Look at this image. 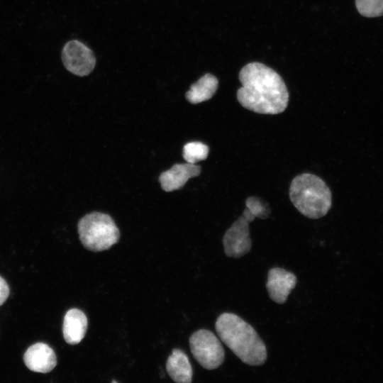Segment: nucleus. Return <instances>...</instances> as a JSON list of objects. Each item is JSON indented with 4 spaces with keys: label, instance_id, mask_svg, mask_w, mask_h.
<instances>
[{
    "label": "nucleus",
    "instance_id": "1",
    "mask_svg": "<svg viewBox=\"0 0 383 383\" xmlns=\"http://www.w3.org/2000/svg\"><path fill=\"white\" fill-rule=\"evenodd\" d=\"M242 87L237 99L243 107L260 114H279L288 105L289 92L282 77L260 62L245 65L239 73Z\"/></svg>",
    "mask_w": 383,
    "mask_h": 383
},
{
    "label": "nucleus",
    "instance_id": "2",
    "mask_svg": "<svg viewBox=\"0 0 383 383\" xmlns=\"http://www.w3.org/2000/svg\"><path fill=\"white\" fill-rule=\"evenodd\" d=\"M215 329L221 341L244 363L265 362L266 346L254 328L238 315L226 312L216 319Z\"/></svg>",
    "mask_w": 383,
    "mask_h": 383
},
{
    "label": "nucleus",
    "instance_id": "3",
    "mask_svg": "<svg viewBox=\"0 0 383 383\" xmlns=\"http://www.w3.org/2000/svg\"><path fill=\"white\" fill-rule=\"evenodd\" d=\"M289 198L302 215L312 219L324 216L332 204L329 187L321 178L310 173L301 174L293 179Z\"/></svg>",
    "mask_w": 383,
    "mask_h": 383
},
{
    "label": "nucleus",
    "instance_id": "4",
    "mask_svg": "<svg viewBox=\"0 0 383 383\" xmlns=\"http://www.w3.org/2000/svg\"><path fill=\"white\" fill-rule=\"evenodd\" d=\"M270 213L267 203L257 196H250L245 201V208L242 215L226 231L223 238L224 252L226 256L239 258L251 249L249 225L259 218H267Z\"/></svg>",
    "mask_w": 383,
    "mask_h": 383
},
{
    "label": "nucleus",
    "instance_id": "5",
    "mask_svg": "<svg viewBox=\"0 0 383 383\" xmlns=\"http://www.w3.org/2000/svg\"><path fill=\"white\" fill-rule=\"evenodd\" d=\"M77 230L84 247L93 252L109 250L120 238L119 230L111 217L100 212H92L82 217Z\"/></svg>",
    "mask_w": 383,
    "mask_h": 383
},
{
    "label": "nucleus",
    "instance_id": "6",
    "mask_svg": "<svg viewBox=\"0 0 383 383\" xmlns=\"http://www.w3.org/2000/svg\"><path fill=\"white\" fill-rule=\"evenodd\" d=\"M191 353L206 370H214L225 360V351L219 339L211 331L199 329L189 338Z\"/></svg>",
    "mask_w": 383,
    "mask_h": 383
},
{
    "label": "nucleus",
    "instance_id": "7",
    "mask_svg": "<svg viewBox=\"0 0 383 383\" xmlns=\"http://www.w3.org/2000/svg\"><path fill=\"white\" fill-rule=\"evenodd\" d=\"M62 60L68 71L80 77L89 74L96 65V57L92 50L77 40H70L65 45Z\"/></svg>",
    "mask_w": 383,
    "mask_h": 383
},
{
    "label": "nucleus",
    "instance_id": "8",
    "mask_svg": "<svg viewBox=\"0 0 383 383\" xmlns=\"http://www.w3.org/2000/svg\"><path fill=\"white\" fill-rule=\"evenodd\" d=\"M297 282L296 275L281 267H273L267 273L266 287L270 299L277 304H284Z\"/></svg>",
    "mask_w": 383,
    "mask_h": 383
},
{
    "label": "nucleus",
    "instance_id": "9",
    "mask_svg": "<svg viewBox=\"0 0 383 383\" xmlns=\"http://www.w3.org/2000/svg\"><path fill=\"white\" fill-rule=\"evenodd\" d=\"M23 361L30 370L41 373L50 372L57 365L54 350L43 343L30 346L24 353Z\"/></svg>",
    "mask_w": 383,
    "mask_h": 383
},
{
    "label": "nucleus",
    "instance_id": "10",
    "mask_svg": "<svg viewBox=\"0 0 383 383\" xmlns=\"http://www.w3.org/2000/svg\"><path fill=\"white\" fill-rule=\"evenodd\" d=\"M201 167L195 164H175L170 170L162 172L159 181L162 189L165 192L177 190L192 177L200 174Z\"/></svg>",
    "mask_w": 383,
    "mask_h": 383
},
{
    "label": "nucleus",
    "instance_id": "11",
    "mask_svg": "<svg viewBox=\"0 0 383 383\" xmlns=\"http://www.w3.org/2000/svg\"><path fill=\"white\" fill-rule=\"evenodd\" d=\"M88 321L84 313L78 309H71L65 315L62 326L63 336L70 345L81 342L85 335Z\"/></svg>",
    "mask_w": 383,
    "mask_h": 383
},
{
    "label": "nucleus",
    "instance_id": "12",
    "mask_svg": "<svg viewBox=\"0 0 383 383\" xmlns=\"http://www.w3.org/2000/svg\"><path fill=\"white\" fill-rule=\"evenodd\" d=\"M166 370L172 380L178 383H190L192 380V367L187 355L175 348L169 355Z\"/></svg>",
    "mask_w": 383,
    "mask_h": 383
},
{
    "label": "nucleus",
    "instance_id": "13",
    "mask_svg": "<svg viewBox=\"0 0 383 383\" xmlns=\"http://www.w3.org/2000/svg\"><path fill=\"white\" fill-rule=\"evenodd\" d=\"M218 86L217 78L207 73L191 85L189 90L186 93V99L194 104L207 101L214 95Z\"/></svg>",
    "mask_w": 383,
    "mask_h": 383
},
{
    "label": "nucleus",
    "instance_id": "14",
    "mask_svg": "<svg viewBox=\"0 0 383 383\" xmlns=\"http://www.w3.org/2000/svg\"><path fill=\"white\" fill-rule=\"evenodd\" d=\"M209 148L203 143L199 141L187 143L183 148V157L189 163L196 164L204 160L209 155Z\"/></svg>",
    "mask_w": 383,
    "mask_h": 383
},
{
    "label": "nucleus",
    "instance_id": "15",
    "mask_svg": "<svg viewBox=\"0 0 383 383\" xmlns=\"http://www.w3.org/2000/svg\"><path fill=\"white\" fill-rule=\"evenodd\" d=\"M355 5L363 16L374 18L383 16V0H355Z\"/></svg>",
    "mask_w": 383,
    "mask_h": 383
},
{
    "label": "nucleus",
    "instance_id": "16",
    "mask_svg": "<svg viewBox=\"0 0 383 383\" xmlns=\"http://www.w3.org/2000/svg\"><path fill=\"white\" fill-rule=\"evenodd\" d=\"M9 295V287L6 282L0 276V306L7 299Z\"/></svg>",
    "mask_w": 383,
    "mask_h": 383
}]
</instances>
